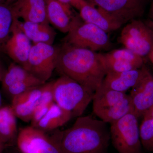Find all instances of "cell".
<instances>
[{"label": "cell", "mask_w": 153, "mask_h": 153, "mask_svg": "<svg viewBox=\"0 0 153 153\" xmlns=\"http://www.w3.org/2000/svg\"><path fill=\"white\" fill-rule=\"evenodd\" d=\"M1 54H2L0 53V81L1 82L7 68H5L4 65L3 60H2L1 57Z\"/></svg>", "instance_id": "83f0119b"}, {"label": "cell", "mask_w": 153, "mask_h": 153, "mask_svg": "<svg viewBox=\"0 0 153 153\" xmlns=\"http://www.w3.org/2000/svg\"><path fill=\"white\" fill-rule=\"evenodd\" d=\"M60 2L69 5L79 10L81 6L86 1L85 0H57Z\"/></svg>", "instance_id": "4316f807"}, {"label": "cell", "mask_w": 153, "mask_h": 153, "mask_svg": "<svg viewBox=\"0 0 153 153\" xmlns=\"http://www.w3.org/2000/svg\"><path fill=\"white\" fill-rule=\"evenodd\" d=\"M16 144L22 153H61L46 132L31 126L20 130Z\"/></svg>", "instance_id": "30bf717a"}, {"label": "cell", "mask_w": 153, "mask_h": 153, "mask_svg": "<svg viewBox=\"0 0 153 153\" xmlns=\"http://www.w3.org/2000/svg\"><path fill=\"white\" fill-rule=\"evenodd\" d=\"M100 54L106 74L118 73L140 68L131 63L119 60L107 59L103 57L101 53Z\"/></svg>", "instance_id": "484cf974"}, {"label": "cell", "mask_w": 153, "mask_h": 153, "mask_svg": "<svg viewBox=\"0 0 153 153\" xmlns=\"http://www.w3.org/2000/svg\"><path fill=\"white\" fill-rule=\"evenodd\" d=\"M150 14L151 17L153 19V4L152 5V7H151V10H150Z\"/></svg>", "instance_id": "836d02e7"}, {"label": "cell", "mask_w": 153, "mask_h": 153, "mask_svg": "<svg viewBox=\"0 0 153 153\" xmlns=\"http://www.w3.org/2000/svg\"><path fill=\"white\" fill-rule=\"evenodd\" d=\"M14 0H0V3H4V4H10L11 3L13 2Z\"/></svg>", "instance_id": "4dcf8cb0"}, {"label": "cell", "mask_w": 153, "mask_h": 153, "mask_svg": "<svg viewBox=\"0 0 153 153\" xmlns=\"http://www.w3.org/2000/svg\"><path fill=\"white\" fill-rule=\"evenodd\" d=\"M56 69L94 92L106 74L100 53L65 43L60 48Z\"/></svg>", "instance_id": "7a4b0ae2"}, {"label": "cell", "mask_w": 153, "mask_h": 153, "mask_svg": "<svg viewBox=\"0 0 153 153\" xmlns=\"http://www.w3.org/2000/svg\"><path fill=\"white\" fill-rule=\"evenodd\" d=\"M81 20L79 16H76L74 24L63 38L64 43L94 52L109 48L110 41L106 32Z\"/></svg>", "instance_id": "5b68a950"}, {"label": "cell", "mask_w": 153, "mask_h": 153, "mask_svg": "<svg viewBox=\"0 0 153 153\" xmlns=\"http://www.w3.org/2000/svg\"><path fill=\"white\" fill-rule=\"evenodd\" d=\"M60 48L44 43L33 44L28 57L27 70L46 82L56 69Z\"/></svg>", "instance_id": "8992f818"}, {"label": "cell", "mask_w": 153, "mask_h": 153, "mask_svg": "<svg viewBox=\"0 0 153 153\" xmlns=\"http://www.w3.org/2000/svg\"><path fill=\"white\" fill-rule=\"evenodd\" d=\"M93 112L102 121L111 124L126 115L134 112V108L130 97L129 94H126L123 99L117 104Z\"/></svg>", "instance_id": "44dd1931"}, {"label": "cell", "mask_w": 153, "mask_h": 153, "mask_svg": "<svg viewBox=\"0 0 153 153\" xmlns=\"http://www.w3.org/2000/svg\"><path fill=\"white\" fill-rule=\"evenodd\" d=\"M42 85L31 88L12 99L11 106L17 117L25 122H30L41 97Z\"/></svg>", "instance_id": "2e32d148"}, {"label": "cell", "mask_w": 153, "mask_h": 153, "mask_svg": "<svg viewBox=\"0 0 153 153\" xmlns=\"http://www.w3.org/2000/svg\"><path fill=\"white\" fill-rule=\"evenodd\" d=\"M138 119L132 112L111 124V141L118 153H143Z\"/></svg>", "instance_id": "277c9868"}, {"label": "cell", "mask_w": 153, "mask_h": 153, "mask_svg": "<svg viewBox=\"0 0 153 153\" xmlns=\"http://www.w3.org/2000/svg\"><path fill=\"white\" fill-rule=\"evenodd\" d=\"M103 10L122 25L141 16L146 0H85Z\"/></svg>", "instance_id": "9c48e42d"}, {"label": "cell", "mask_w": 153, "mask_h": 153, "mask_svg": "<svg viewBox=\"0 0 153 153\" xmlns=\"http://www.w3.org/2000/svg\"><path fill=\"white\" fill-rule=\"evenodd\" d=\"M146 24L151 28V29L153 31V22L152 21H149V22H148V24Z\"/></svg>", "instance_id": "d6a6232c"}, {"label": "cell", "mask_w": 153, "mask_h": 153, "mask_svg": "<svg viewBox=\"0 0 153 153\" xmlns=\"http://www.w3.org/2000/svg\"><path fill=\"white\" fill-rule=\"evenodd\" d=\"M14 18L18 27L34 44H53L57 34L49 23L22 22Z\"/></svg>", "instance_id": "ac0fdd59"}, {"label": "cell", "mask_w": 153, "mask_h": 153, "mask_svg": "<svg viewBox=\"0 0 153 153\" xmlns=\"http://www.w3.org/2000/svg\"><path fill=\"white\" fill-rule=\"evenodd\" d=\"M15 18L24 22L49 23L46 0H14L10 4Z\"/></svg>", "instance_id": "4fadbf2b"}, {"label": "cell", "mask_w": 153, "mask_h": 153, "mask_svg": "<svg viewBox=\"0 0 153 153\" xmlns=\"http://www.w3.org/2000/svg\"><path fill=\"white\" fill-rule=\"evenodd\" d=\"M119 41L125 48L143 57L153 49V31L146 24L135 19L123 29Z\"/></svg>", "instance_id": "52a82bcc"}, {"label": "cell", "mask_w": 153, "mask_h": 153, "mask_svg": "<svg viewBox=\"0 0 153 153\" xmlns=\"http://www.w3.org/2000/svg\"><path fill=\"white\" fill-rule=\"evenodd\" d=\"M126 93L120 92L100 86L94 92L92 102L93 111L113 106L123 99Z\"/></svg>", "instance_id": "7402d4cb"}, {"label": "cell", "mask_w": 153, "mask_h": 153, "mask_svg": "<svg viewBox=\"0 0 153 153\" xmlns=\"http://www.w3.org/2000/svg\"><path fill=\"white\" fill-rule=\"evenodd\" d=\"M143 116H149L153 117V105L145 113Z\"/></svg>", "instance_id": "f1b7e54d"}, {"label": "cell", "mask_w": 153, "mask_h": 153, "mask_svg": "<svg viewBox=\"0 0 153 153\" xmlns=\"http://www.w3.org/2000/svg\"><path fill=\"white\" fill-rule=\"evenodd\" d=\"M148 56H149V59L150 60L151 63H152L153 65V49L150 52L149 54L148 55Z\"/></svg>", "instance_id": "1f68e13d"}, {"label": "cell", "mask_w": 153, "mask_h": 153, "mask_svg": "<svg viewBox=\"0 0 153 153\" xmlns=\"http://www.w3.org/2000/svg\"><path fill=\"white\" fill-rule=\"evenodd\" d=\"M32 45L30 39L18 27L14 18L11 36L6 44L4 54L14 62L27 70L28 57Z\"/></svg>", "instance_id": "7c38bea8"}, {"label": "cell", "mask_w": 153, "mask_h": 153, "mask_svg": "<svg viewBox=\"0 0 153 153\" xmlns=\"http://www.w3.org/2000/svg\"><path fill=\"white\" fill-rule=\"evenodd\" d=\"M53 131L49 137L61 153H107L110 128L101 120L81 116L69 128Z\"/></svg>", "instance_id": "6da1fadb"}, {"label": "cell", "mask_w": 153, "mask_h": 153, "mask_svg": "<svg viewBox=\"0 0 153 153\" xmlns=\"http://www.w3.org/2000/svg\"><path fill=\"white\" fill-rule=\"evenodd\" d=\"M14 16L10 5L0 3V53L4 54L6 44L11 35Z\"/></svg>", "instance_id": "603a6c76"}, {"label": "cell", "mask_w": 153, "mask_h": 153, "mask_svg": "<svg viewBox=\"0 0 153 153\" xmlns=\"http://www.w3.org/2000/svg\"><path fill=\"white\" fill-rule=\"evenodd\" d=\"M143 68L142 76L129 94L134 113L138 118L143 117L153 105V75L144 65Z\"/></svg>", "instance_id": "8fae6325"}, {"label": "cell", "mask_w": 153, "mask_h": 153, "mask_svg": "<svg viewBox=\"0 0 153 153\" xmlns=\"http://www.w3.org/2000/svg\"><path fill=\"white\" fill-rule=\"evenodd\" d=\"M6 147L5 146L4 144V143L2 141L1 139V136H0V153H3L4 149Z\"/></svg>", "instance_id": "f546056e"}, {"label": "cell", "mask_w": 153, "mask_h": 153, "mask_svg": "<svg viewBox=\"0 0 153 153\" xmlns=\"http://www.w3.org/2000/svg\"><path fill=\"white\" fill-rule=\"evenodd\" d=\"M143 117L139 126L142 146L146 151L153 153V117L149 116Z\"/></svg>", "instance_id": "d4e9b609"}, {"label": "cell", "mask_w": 153, "mask_h": 153, "mask_svg": "<svg viewBox=\"0 0 153 153\" xmlns=\"http://www.w3.org/2000/svg\"><path fill=\"white\" fill-rule=\"evenodd\" d=\"M1 82L3 90L12 99L31 88L46 83L14 62L7 68Z\"/></svg>", "instance_id": "ba28073f"}, {"label": "cell", "mask_w": 153, "mask_h": 153, "mask_svg": "<svg viewBox=\"0 0 153 153\" xmlns=\"http://www.w3.org/2000/svg\"><path fill=\"white\" fill-rule=\"evenodd\" d=\"M71 118L70 113L54 102L35 128L45 132L54 131L68 123Z\"/></svg>", "instance_id": "ffe728a7"}, {"label": "cell", "mask_w": 153, "mask_h": 153, "mask_svg": "<svg viewBox=\"0 0 153 153\" xmlns=\"http://www.w3.org/2000/svg\"><path fill=\"white\" fill-rule=\"evenodd\" d=\"M102 56L107 59L121 60L128 62L140 68L144 65L143 57L135 54L129 49H116L105 54H102Z\"/></svg>", "instance_id": "cb8c5ba5"}, {"label": "cell", "mask_w": 153, "mask_h": 153, "mask_svg": "<svg viewBox=\"0 0 153 153\" xmlns=\"http://www.w3.org/2000/svg\"><path fill=\"white\" fill-rule=\"evenodd\" d=\"M1 93H0V107H1Z\"/></svg>", "instance_id": "e575fe53"}, {"label": "cell", "mask_w": 153, "mask_h": 153, "mask_svg": "<svg viewBox=\"0 0 153 153\" xmlns=\"http://www.w3.org/2000/svg\"><path fill=\"white\" fill-rule=\"evenodd\" d=\"M143 65L141 68L131 71L107 73L101 85L106 88L126 93L127 91L136 85L140 79L143 71Z\"/></svg>", "instance_id": "e0dca14e"}, {"label": "cell", "mask_w": 153, "mask_h": 153, "mask_svg": "<svg viewBox=\"0 0 153 153\" xmlns=\"http://www.w3.org/2000/svg\"><path fill=\"white\" fill-rule=\"evenodd\" d=\"M53 90L54 102L72 117L82 116L92 101L94 93L65 75L54 81Z\"/></svg>", "instance_id": "3957f363"}, {"label": "cell", "mask_w": 153, "mask_h": 153, "mask_svg": "<svg viewBox=\"0 0 153 153\" xmlns=\"http://www.w3.org/2000/svg\"><path fill=\"white\" fill-rule=\"evenodd\" d=\"M16 118L11 105L0 107V136L6 147L16 143L19 134Z\"/></svg>", "instance_id": "d6986e66"}, {"label": "cell", "mask_w": 153, "mask_h": 153, "mask_svg": "<svg viewBox=\"0 0 153 153\" xmlns=\"http://www.w3.org/2000/svg\"><path fill=\"white\" fill-rule=\"evenodd\" d=\"M46 1L49 23L62 33H68L77 16L73 14L71 6L57 0H46Z\"/></svg>", "instance_id": "9a60e30c"}, {"label": "cell", "mask_w": 153, "mask_h": 153, "mask_svg": "<svg viewBox=\"0 0 153 153\" xmlns=\"http://www.w3.org/2000/svg\"><path fill=\"white\" fill-rule=\"evenodd\" d=\"M78 11L83 22L95 25L106 33L119 29L122 25L109 14L85 1Z\"/></svg>", "instance_id": "5bb4252c"}]
</instances>
